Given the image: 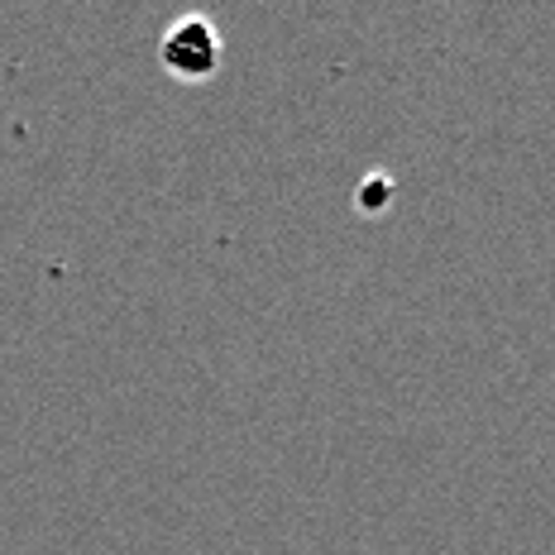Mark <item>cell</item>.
I'll list each match as a JSON object with an SVG mask.
<instances>
[{
	"mask_svg": "<svg viewBox=\"0 0 555 555\" xmlns=\"http://www.w3.org/2000/svg\"><path fill=\"white\" fill-rule=\"evenodd\" d=\"M158 63H164V73H172L178 82H211L225 63V39L211 20L188 15L158 39Z\"/></svg>",
	"mask_w": 555,
	"mask_h": 555,
	"instance_id": "obj_1",
	"label": "cell"
}]
</instances>
